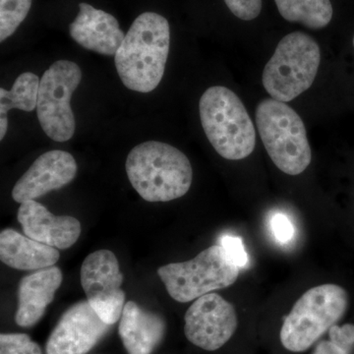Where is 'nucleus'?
<instances>
[{
	"instance_id": "nucleus-1",
	"label": "nucleus",
	"mask_w": 354,
	"mask_h": 354,
	"mask_svg": "<svg viewBox=\"0 0 354 354\" xmlns=\"http://www.w3.org/2000/svg\"><path fill=\"white\" fill-rule=\"evenodd\" d=\"M171 46V28L164 16L139 15L114 55L121 82L134 92H152L164 77Z\"/></svg>"
},
{
	"instance_id": "nucleus-2",
	"label": "nucleus",
	"mask_w": 354,
	"mask_h": 354,
	"mask_svg": "<svg viewBox=\"0 0 354 354\" xmlns=\"http://www.w3.org/2000/svg\"><path fill=\"white\" fill-rule=\"evenodd\" d=\"M127 174L137 193L148 202H169L189 191L193 180L190 160L176 147L148 141L130 151Z\"/></svg>"
},
{
	"instance_id": "nucleus-3",
	"label": "nucleus",
	"mask_w": 354,
	"mask_h": 354,
	"mask_svg": "<svg viewBox=\"0 0 354 354\" xmlns=\"http://www.w3.org/2000/svg\"><path fill=\"white\" fill-rule=\"evenodd\" d=\"M200 120L216 152L225 160H243L253 153L256 130L239 95L223 86L206 90L199 102Z\"/></svg>"
},
{
	"instance_id": "nucleus-4",
	"label": "nucleus",
	"mask_w": 354,
	"mask_h": 354,
	"mask_svg": "<svg viewBox=\"0 0 354 354\" xmlns=\"http://www.w3.org/2000/svg\"><path fill=\"white\" fill-rule=\"evenodd\" d=\"M256 123L268 155L279 171L298 176L312 160L301 118L286 102L265 99L256 109Z\"/></svg>"
},
{
	"instance_id": "nucleus-5",
	"label": "nucleus",
	"mask_w": 354,
	"mask_h": 354,
	"mask_svg": "<svg viewBox=\"0 0 354 354\" xmlns=\"http://www.w3.org/2000/svg\"><path fill=\"white\" fill-rule=\"evenodd\" d=\"M348 295L342 286L325 283L310 288L283 321L281 342L292 353L311 348L346 313Z\"/></svg>"
},
{
	"instance_id": "nucleus-6",
	"label": "nucleus",
	"mask_w": 354,
	"mask_h": 354,
	"mask_svg": "<svg viewBox=\"0 0 354 354\" xmlns=\"http://www.w3.org/2000/svg\"><path fill=\"white\" fill-rule=\"evenodd\" d=\"M320 62V46L315 39L305 32H290L281 39L266 64L263 86L272 99L291 102L311 87Z\"/></svg>"
},
{
	"instance_id": "nucleus-7",
	"label": "nucleus",
	"mask_w": 354,
	"mask_h": 354,
	"mask_svg": "<svg viewBox=\"0 0 354 354\" xmlns=\"http://www.w3.org/2000/svg\"><path fill=\"white\" fill-rule=\"evenodd\" d=\"M239 269L230 262L221 245H213L189 261L162 266L158 277L167 292L178 302H190L212 291L234 285Z\"/></svg>"
},
{
	"instance_id": "nucleus-8",
	"label": "nucleus",
	"mask_w": 354,
	"mask_h": 354,
	"mask_svg": "<svg viewBox=\"0 0 354 354\" xmlns=\"http://www.w3.org/2000/svg\"><path fill=\"white\" fill-rule=\"evenodd\" d=\"M81 80L80 67L69 60L51 64L41 78L37 114L41 129L53 141H68L75 133L70 101Z\"/></svg>"
},
{
	"instance_id": "nucleus-9",
	"label": "nucleus",
	"mask_w": 354,
	"mask_h": 354,
	"mask_svg": "<svg viewBox=\"0 0 354 354\" xmlns=\"http://www.w3.org/2000/svg\"><path fill=\"white\" fill-rule=\"evenodd\" d=\"M123 274L120 263L109 250L88 255L81 267V285L88 302L104 323L118 322L125 306V293L121 288Z\"/></svg>"
},
{
	"instance_id": "nucleus-10",
	"label": "nucleus",
	"mask_w": 354,
	"mask_h": 354,
	"mask_svg": "<svg viewBox=\"0 0 354 354\" xmlns=\"http://www.w3.org/2000/svg\"><path fill=\"white\" fill-rule=\"evenodd\" d=\"M184 321L188 341L208 351L225 346L237 328L234 305L213 292L197 298L186 312Z\"/></svg>"
},
{
	"instance_id": "nucleus-11",
	"label": "nucleus",
	"mask_w": 354,
	"mask_h": 354,
	"mask_svg": "<svg viewBox=\"0 0 354 354\" xmlns=\"http://www.w3.org/2000/svg\"><path fill=\"white\" fill-rule=\"evenodd\" d=\"M109 325L95 313L88 300L65 311L48 337L46 354H87L106 334Z\"/></svg>"
},
{
	"instance_id": "nucleus-12",
	"label": "nucleus",
	"mask_w": 354,
	"mask_h": 354,
	"mask_svg": "<svg viewBox=\"0 0 354 354\" xmlns=\"http://www.w3.org/2000/svg\"><path fill=\"white\" fill-rule=\"evenodd\" d=\"M76 174L77 162L71 153L62 150L44 153L14 185L13 200L22 204L38 199L71 183Z\"/></svg>"
},
{
	"instance_id": "nucleus-13",
	"label": "nucleus",
	"mask_w": 354,
	"mask_h": 354,
	"mask_svg": "<svg viewBox=\"0 0 354 354\" xmlns=\"http://www.w3.org/2000/svg\"><path fill=\"white\" fill-rule=\"evenodd\" d=\"M17 218L26 236L57 249L73 246L82 230L77 218L55 216L36 200L22 203Z\"/></svg>"
},
{
	"instance_id": "nucleus-14",
	"label": "nucleus",
	"mask_w": 354,
	"mask_h": 354,
	"mask_svg": "<svg viewBox=\"0 0 354 354\" xmlns=\"http://www.w3.org/2000/svg\"><path fill=\"white\" fill-rule=\"evenodd\" d=\"M79 8L76 19L69 25L71 38L86 50L115 55L125 38L116 18L85 2L79 4Z\"/></svg>"
},
{
	"instance_id": "nucleus-15",
	"label": "nucleus",
	"mask_w": 354,
	"mask_h": 354,
	"mask_svg": "<svg viewBox=\"0 0 354 354\" xmlns=\"http://www.w3.org/2000/svg\"><path fill=\"white\" fill-rule=\"evenodd\" d=\"M59 268L48 267L21 279L18 288V308L15 321L22 328L36 325L43 318L62 283Z\"/></svg>"
},
{
	"instance_id": "nucleus-16",
	"label": "nucleus",
	"mask_w": 354,
	"mask_h": 354,
	"mask_svg": "<svg viewBox=\"0 0 354 354\" xmlns=\"http://www.w3.org/2000/svg\"><path fill=\"white\" fill-rule=\"evenodd\" d=\"M118 332L128 354H152L164 339L165 323L162 317L128 301Z\"/></svg>"
},
{
	"instance_id": "nucleus-17",
	"label": "nucleus",
	"mask_w": 354,
	"mask_h": 354,
	"mask_svg": "<svg viewBox=\"0 0 354 354\" xmlns=\"http://www.w3.org/2000/svg\"><path fill=\"white\" fill-rule=\"evenodd\" d=\"M59 257V251L55 247L24 236L11 228L0 234V259L13 269H46L57 264Z\"/></svg>"
},
{
	"instance_id": "nucleus-18",
	"label": "nucleus",
	"mask_w": 354,
	"mask_h": 354,
	"mask_svg": "<svg viewBox=\"0 0 354 354\" xmlns=\"http://www.w3.org/2000/svg\"><path fill=\"white\" fill-rule=\"evenodd\" d=\"M281 17L309 29H323L332 21L330 0H274Z\"/></svg>"
},
{
	"instance_id": "nucleus-19",
	"label": "nucleus",
	"mask_w": 354,
	"mask_h": 354,
	"mask_svg": "<svg viewBox=\"0 0 354 354\" xmlns=\"http://www.w3.org/2000/svg\"><path fill=\"white\" fill-rule=\"evenodd\" d=\"M39 82L41 79L36 74L25 72L16 79L10 91L0 88V114H7L13 109L27 113L36 109Z\"/></svg>"
},
{
	"instance_id": "nucleus-20",
	"label": "nucleus",
	"mask_w": 354,
	"mask_h": 354,
	"mask_svg": "<svg viewBox=\"0 0 354 354\" xmlns=\"http://www.w3.org/2000/svg\"><path fill=\"white\" fill-rule=\"evenodd\" d=\"M32 0H0V41L12 36L31 9Z\"/></svg>"
},
{
	"instance_id": "nucleus-21",
	"label": "nucleus",
	"mask_w": 354,
	"mask_h": 354,
	"mask_svg": "<svg viewBox=\"0 0 354 354\" xmlns=\"http://www.w3.org/2000/svg\"><path fill=\"white\" fill-rule=\"evenodd\" d=\"M0 354H43L39 344L26 334H1Z\"/></svg>"
},
{
	"instance_id": "nucleus-22",
	"label": "nucleus",
	"mask_w": 354,
	"mask_h": 354,
	"mask_svg": "<svg viewBox=\"0 0 354 354\" xmlns=\"http://www.w3.org/2000/svg\"><path fill=\"white\" fill-rule=\"evenodd\" d=\"M221 246L225 250V255L230 262L241 269L248 265V254L243 245L241 237L234 235H223L221 239Z\"/></svg>"
},
{
	"instance_id": "nucleus-23",
	"label": "nucleus",
	"mask_w": 354,
	"mask_h": 354,
	"mask_svg": "<svg viewBox=\"0 0 354 354\" xmlns=\"http://www.w3.org/2000/svg\"><path fill=\"white\" fill-rule=\"evenodd\" d=\"M230 10L239 19L251 21L262 10V0H223Z\"/></svg>"
},
{
	"instance_id": "nucleus-24",
	"label": "nucleus",
	"mask_w": 354,
	"mask_h": 354,
	"mask_svg": "<svg viewBox=\"0 0 354 354\" xmlns=\"http://www.w3.org/2000/svg\"><path fill=\"white\" fill-rule=\"evenodd\" d=\"M330 341L337 344L339 348L344 349L346 353H349L354 346V325L346 324V325H334L329 330Z\"/></svg>"
},
{
	"instance_id": "nucleus-25",
	"label": "nucleus",
	"mask_w": 354,
	"mask_h": 354,
	"mask_svg": "<svg viewBox=\"0 0 354 354\" xmlns=\"http://www.w3.org/2000/svg\"><path fill=\"white\" fill-rule=\"evenodd\" d=\"M271 225L274 239L281 243H288L293 239L295 227L288 216L281 213L274 214L272 218Z\"/></svg>"
},
{
	"instance_id": "nucleus-26",
	"label": "nucleus",
	"mask_w": 354,
	"mask_h": 354,
	"mask_svg": "<svg viewBox=\"0 0 354 354\" xmlns=\"http://www.w3.org/2000/svg\"><path fill=\"white\" fill-rule=\"evenodd\" d=\"M312 354H348L344 349L330 341H322L317 344Z\"/></svg>"
},
{
	"instance_id": "nucleus-27",
	"label": "nucleus",
	"mask_w": 354,
	"mask_h": 354,
	"mask_svg": "<svg viewBox=\"0 0 354 354\" xmlns=\"http://www.w3.org/2000/svg\"><path fill=\"white\" fill-rule=\"evenodd\" d=\"M7 129H8V118H7V114H0V140L4 139Z\"/></svg>"
},
{
	"instance_id": "nucleus-28",
	"label": "nucleus",
	"mask_w": 354,
	"mask_h": 354,
	"mask_svg": "<svg viewBox=\"0 0 354 354\" xmlns=\"http://www.w3.org/2000/svg\"><path fill=\"white\" fill-rule=\"evenodd\" d=\"M353 46H354V36H353Z\"/></svg>"
}]
</instances>
